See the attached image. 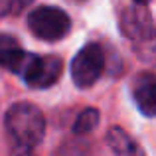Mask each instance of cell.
<instances>
[{
    "instance_id": "obj_10",
    "label": "cell",
    "mask_w": 156,
    "mask_h": 156,
    "mask_svg": "<svg viewBox=\"0 0 156 156\" xmlns=\"http://www.w3.org/2000/svg\"><path fill=\"white\" fill-rule=\"evenodd\" d=\"M134 2H138V4H146L148 0H134Z\"/></svg>"
},
{
    "instance_id": "obj_1",
    "label": "cell",
    "mask_w": 156,
    "mask_h": 156,
    "mask_svg": "<svg viewBox=\"0 0 156 156\" xmlns=\"http://www.w3.org/2000/svg\"><path fill=\"white\" fill-rule=\"evenodd\" d=\"M6 133L18 148L32 150L38 146L46 133V119L42 111L32 103H16L4 117Z\"/></svg>"
},
{
    "instance_id": "obj_8",
    "label": "cell",
    "mask_w": 156,
    "mask_h": 156,
    "mask_svg": "<svg viewBox=\"0 0 156 156\" xmlns=\"http://www.w3.org/2000/svg\"><path fill=\"white\" fill-rule=\"evenodd\" d=\"M97 125H99V111L93 109V107H87V109H83L79 113L75 125H73V133L75 134H87Z\"/></svg>"
},
{
    "instance_id": "obj_4",
    "label": "cell",
    "mask_w": 156,
    "mask_h": 156,
    "mask_svg": "<svg viewBox=\"0 0 156 156\" xmlns=\"http://www.w3.org/2000/svg\"><path fill=\"white\" fill-rule=\"evenodd\" d=\"M105 69V55L97 44H87L83 50L77 51L71 61V77L73 83L81 89H87L99 81Z\"/></svg>"
},
{
    "instance_id": "obj_2",
    "label": "cell",
    "mask_w": 156,
    "mask_h": 156,
    "mask_svg": "<svg viewBox=\"0 0 156 156\" xmlns=\"http://www.w3.org/2000/svg\"><path fill=\"white\" fill-rule=\"evenodd\" d=\"M28 28L44 42H57L71 30V18L65 10L55 6H40L28 14Z\"/></svg>"
},
{
    "instance_id": "obj_9",
    "label": "cell",
    "mask_w": 156,
    "mask_h": 156,
    "mask_svg": "<svg viewBox=\"0 0 156 156\" xmlns=\"http://www.w3.org/2000/svg\"><path fill=\"white\" fill-rule=\"evenodd\" d=\"M32 2H34V0H6V8L10 12H16V14H18V12L26 10Z\"/></svg>"
},
{
    "instance_id": "obj_6",
    "label": "cell",
    "mask_w": 156,
    "mask_h": 156,
    "mask_svg": "<svg viewBox=\"0 0 156 156\" xmlns=\"http://www.w3.org/2000/svg\"><path fill=\"white\" fill-rule=\"evenodd\" d=\"M26 53L28 51H24L12 36L0 34V67L8 69L12 73H20V67L26 59Z\"/></svg>"
},
{
    "instance_id": "obj_5",
    "label": "cell",
    "mask_w": 156,
    "mask_h": 156,
    "mask_svg": "<svg viewBox=\"0 0 156 156\" xmlns=\"http://www.w3.org/2000/svg\"><path fill=\"white\" fill-rule=\"evenodd\" d=\"M133 99L144 117H156V75H138L133 83Z\"/></svg>"
},
{
    "instance_id": "obj_7",
    "label": "cell",
    "mask_w": 156,
    "mask_h": 156,
    "mask_svg": "<svg viewBox=\"0 0 156 156\" xmlns=\"http://www.w3.org/2000/svg\"><path fill=\"white\" fill-rule=\"evenodd\" d=\"M107 142H109V146L113 148V152H117V154H140L142 152L140 146L134 144L133 138L122 129H119V126H115V129L109 130Z\"/></svg>"
},
{
    "instance_id": "obj_3",
    "label": "cell",
    "mask_w": 156,
    "mask_h": 156,
    "mask_svg": "<svg viewBox=\"0 0 156 156\" xmlns=\"http://www.w3.org/2000/svg\"><path fill=\"white\" fill-rule=\"evenodd\" d=\"M63 61L57 55H36L26 53L22 67L18 75L24 79V83L32 89H48L61 77Z\"/></svg>"
}]
</instances>
